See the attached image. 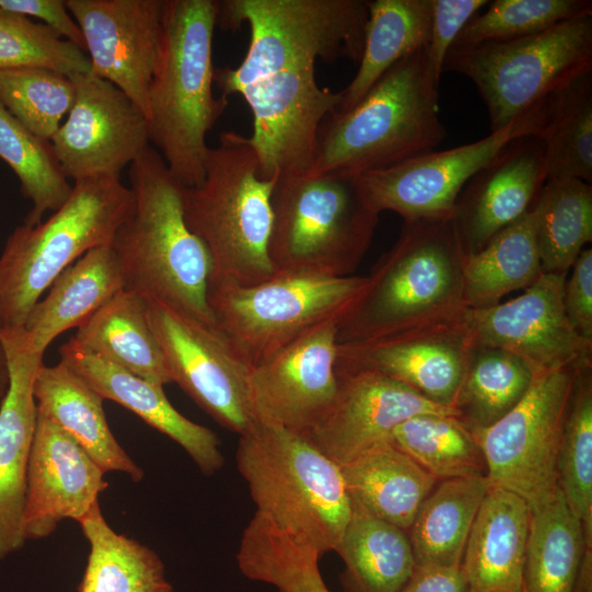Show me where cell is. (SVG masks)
<instances>
[{"mask_svg": "<svg viewBox=\"0 0 592 592\" xmlns=\"http://www.w3.org/2000/svg\"><path fill=\"white\" fill-rule=\"evenodd\" d=\"M545 102L476 141L356 175L365 203L377 214L390 210L403 220L452 218L459 193L480 169L511 141L538 136Z\"/></svg>", "mask_w": 592, "mask_h": 592, "instance_id": "13", "label": "cell"}, {"mask_svg": "<svg viewBox=\"0 0 592 592\" xmlns=\"http://www.w3.org/2000/svg\"><path fill=\"white\" fill-rule=\"evenodd\" d=\"M487 477L439 481L408 531L415 567H458L479 508L490 489Z\"/></svg>", "mask_w": 592, "mask_h": 592, "instance_id": "30", "label": "cell"}, {"mask_svg": "<svg viewBox=\"0 0 592 592\" xmlns=\"http://www.w3.org/2000/svg\"><path fill=\"white\" fill-rule=\"evenodd\" d=\"M543 274L532 210L496 234L482 249L464 255L463 292L467 308L499 304Z\"/></svg>", "mask_w": 592, "mask_h": 592, "instance_id": "33", "label": "cell"}, {"mask_svg": "<svg viewBox=\"0 0 592 592\" xmlns=\"http://www.w3.org/2000/svg\"><path fill=\"white\" fill-rule=\"evenodd\" d=\"M539 139L547 180L577 178L592 183V71L550 94Z\"/></svg>", "mask_w": 592, "mask_h": 592, "instance_id": "38", "label": "cell"}, {"mask_svg": "<svg viewBox=\"0 0 592 592\" xmlns=\"http://www.w3.org/2000/svg\"><path fill=\"white\" fill-rule=\"evenodd\" d=\"M216 0H166L148 90L149 141L186 187L202 183L206 136L228 106L213 92Z\"/></svg>", "mask_w": 592, "mask_h": 592, "instance_id": "3", "label": "cell"}, {"mask_svg": "<svg viewBox=\"0 0 592 592\" xmlns=\"http://www.w3.org/2000/svg\"><path fill=\"white\" fill-rule=\"evenodd\" d=\"M75 101L50 140L67 179L119 177L148 146L141 110L117 87L93 75L71 78Z\"/></svg>", "mask_w": 592, "mask_h": 592, "instance_id": "15", "label": "cell"}, {"mask_svg": "<svg viewBox=\"0 0 592 592\" xmlns=\"http://www.w3.org/2000/svg\"><path fill=\"white\" fill-rule=\"evenodd\" d=\"M150 327L177 383L223 428L244 434L258 418L251 368L216 326L205 323L161 300L145 298Z\"/></svg>", "mask_w": 592, "mask_h": 592, "instance_id": "14", "label": "cell"}, {"mask_svg": "<svg viewBox=\"0 0 592 592\" xmlns=\"http://www.w3.org/2000/svg\"><path fill=\"white\" fill-rule=\"evenodd\" d=\"M104 474L72 437L37 411L26 474L25 539L52 535L65 519L79 522L109 487Z\"/></svg>", "mask_w": 592, "mask_h": 592, "instance_id": "21", "label": "cell"}, {"mask_svg": "<svg viewBox=\"0 0 592 592\" xmlns=\"http://www.w3.org/2000/svg\"><path fill=\"white\" fill-rule=\"evenodd\" d=\"M33 394L37 411L72 437L104 473L119 471L134 482L144 478V470L112 433L104 399L65 361L42 365Z\"/></svg>", "mask_w": 592, "mask_h": 592, "instance_id": "26", "label": "cell"}, {"mask_svg": "<svg viewBox=\"0 0 592 592\" xmlns=\"http://www.w3.org/2000/svg\"><path fill=\"white\" fill-rule=\"evenodd\" d=\"M534 377L531 367L514 354L474 342L452 407L454 414L471 432L482 431L523 399Z\"/></svg>", "mask_w": 592, "mask_h": 592, "instance_id": "36", "label": "cell"}, {"mask_svg": "<svg viewBox=\"0 0 592 592\" xmlns=\"http://www.w3.org/2000/svg\"><path fill=\"white\" fill-rule=\"evenodd\" d=\"M340 468L352 508L407 533L420 505L439 482L387 440Z\"/></svg>", "mask_w": 592, "mask_h": 592, "instance_id": "28", "label": "cell"}, {"mask_svg": "<svg viewBox=\"0 0 592 592\" xmlns=\"http://www.w3.org/2000/svg\"><path fill=\"white\" fill-rule=\"evenodd\" d=\"M0 158L12 169L24 197L32 203L24 224L34 226L46 212H56L68 200L72 185L45 141L20 123L0 101Z\"/></svg>", "mask_w": 592, "mask_h": 592, "instance_id": "41", "label": "cell"}, {"mask_svg": "<svg viewBox=\"0 0 592 592\" xmlns=\"http://www.w3.org/2000/svg\"><path fill=\"white\" fill-rule=\"evenodd\" d=\"M582 362L536 375L509 413L473 432L491 486L517 494L531 511L546 505L559 491L558 451L576 372Z\"/></svg>", "mask_w": 592, "mask_h": 592, "instance_id": "12", "label": "cell"}, {"mask_svg": "<svg viewBox=\"0 0 592 592\" xmlns=\"http://www.w3.org/2000/svg\"><path fill=\"white\" fill-rule=\"evenodd\" d=\"M487 0H431V26L425 47L433 78L440 83L445 57L468 21L487 5Z\"/></svg>", "mask_w": 592, "mask_h": 592, "instance_id": "45", "label": "cell"}, {"mask_svg": "<svg viewBox=\"0 0 592 592\" xmlns=\"http://www.w3.org/2000/svg\"><path fill=\"white\" fill-rule=\"evenodd\" d=\"M280 592H330L314 561H304L291 567L281 577Z\"/></svg>", "mask_w": 592, "mask_h": 592, "instance_id": "49", "label": "cell"}, {"mask_svg": "<svg viewBox=\"0 0 592 592\" xmlns=\"http://www.w3.org/2000/svg\"><path fill=\"white\" fill-rule=\"evenodd\" d=\"M9 386L0 403V560L25 543L23 514L26 474L34 439L37 407L34 379L43 355L32 351L23 329L0 332Z\"/></svg>", "mask_w": 592, "mask_h": 592, "instance_id": "23", "label": "cell"}, {"mask_svg": "<svg viewBox=\"0 0 592 592\" xmlns=\"http://www.w3.org/2000/svg\"><path fill=\"white\" fill-rule=\"evenodd\" d=\"M202 183L184 187V217L212 259L210 281L253 285L276 274L270 257L272 194L249 136L224 132L208 149ZM209 281V282H210Z\"/></svg>", "mask_w": 592, "mask_h": 592, "instance_id": "6", "label": "cell"}, {"mask_svg": "<svg viewBox=\"0 0 592 592\" xmlns=\"http://www.w3.org/2000/svg\"><path fill=\"white\" fill-rule=\"evenodd\" d=\"M46 68L69 78L89 73L86 52L43 23L0 8V70Z\"/></svg>", "mask_w": 592, "mask_h": 592, "instance_id": "44", "label": "cell"}, {"mask_svg": "<svg viewBox=\"0 0 592 592\" xmlns=\"http://www.w3.org/2000/svg\"><path fill=\"white\" fill-rule=\"evenodd\" d=\"M464 252L451 218L403 220L338 322L339 344L394 335L463 316Z\"/></svg>", "mask_w": 592, "mask_h": 592, "instance_id": "4", "label": "cell"}, {"mask_svg": "<svg viewBox=\"0 0 592 592\" xmlns=\"http://www.w3.org/2000/svg\"><path fill=\"white\" fill-rule=\"evenodd\" d=\"M437 481L487 477L483 453L455 415L419 413L398 424L388 440Z\"/></svg>", "mask_w": 592, "mask_h": 592, "instance_id": "39", "label": "cell"}, {"mask_svg": "<svg viewBox=\"0 0 592 592\" xmlns=\"http://www.w3.org/2000/svg\"><path fill=\"white\" fill-rule=\"evenodd\" d=\"M239 436L237 467L257 512L320 556L337 553L353 511L340 466L276 424L258 421Z\"/></svg>", "mask_w": 592, "mask_h": 592, "instance_id": "7", "label": "cell"}, {"mask_svg": "<svg viewBox=\"0 0 592 592\" xmlns=\"http://www.w3.org/2000/svg\"><path fill=\"white\" fill-rule=\"evenodd\" d=\"M0 8L43 21L64 39L86 52L82 32L64 0H0Z\"/></svg>", "mask_w": 592, "mask_h": 592, "instance_id": "47", "label": "cell"}, {"mask_svg": "<svg viewBox=\"0 0 592 592\" xmlns=\"http://www.w3.org/2000/svg\"><path fill=\"white\" fill-rule=\"evenodd\" d=\"M572 592H592V548L587 547Z\"/></svg>", "mask_w": 592, "mask_h": 592, "instance_id": "50", "label": "cell"}, {"mask_svg": "<svg viewBox=\"0 0 592 592\" xmlns=\"http://www.w3.org/2000/svg\"><path fill=\"white\" fill-rule=\"evenodd\" d=\"M401 592H470L462 567H415Z\"/></svg>", "mask_w": 592, "mask_h": 592, "instance_id": "48", "label": "cell"}, {"mask_svg": "<svg viewBox=\"0 0 592 592\" xmlns=\"http://www.w3.org/2000/svg\"><path fill=\"white\" fill-rule=\"evenodd\" d=\"M9 386V369L4 350L0 342V400L7 392Z\"/></svg>", "mask_w": 592, "mask_h": 592, "instance_id": "51", "label": "cell"}, {"mask_svg": "<svg viewBox=\"0 0 592 592\" xmlns=\"http://www.w3.org/2000/svg\"><path fill=\"white\" fill-rule=\"evenodd\" d=\"M59 353L60 360L84 378L104 400L122 405L177 442L204 475H213L223 467L224 456L217 435L181 414L168 400L163 386L89 353L71 340L60 346Z\"/></svg>", "mask_w": 592, "mask_h": 592, "instance_id": "24", "label": "cell"}, {"mask_svg": "<svg viewBox=\"0 0 592 592\" xmlns=\"http://www.w3.org/2000/svg\"><path fill=\"white\" fill-rule=\"evenodd\" d=\"M87 352L160 386L172 383L150 327L146 299L123 289L77 328L70 339Z\"/></svg>", "mask_w": 592, "mask_h": 592, "instance_id": "29", "label": "cell"}, {"mask_svg": "<svg viewBox=\"0 0 592 592\" xmlns=\"http://www.w3.org/2000/svg\"><path fill=\"white\" fill-rule=\"evenodd\" d=\"M78 523L90 546L78 592H172L156 551L115 532L100 504Z\"/></svg>", "mask_w": 592, "mask_h": 592, "instance_id": "34", "label": "cell"}, {"mask_svg": "<svg viewBox=\"0 0 592 592\" xmlns=\"http://www.w3.org/2000/svg\"><path fill=\"white\" fill-rule=\"evenodd\" d=\"M337 553L343 592H401L415 568L407 532L355 508Z\"/></svg>", "mask_w": 592, "mask_h": 592, "instance_id": "32", "label": "cell"}, {"mask_svg": "<svg viewBox=\"0 0 592 592\" xmlns=\"http://www.w3.org/2000/svg\"><path fill=\"white\" fill-rule=\"evenodd\" d=\"M270 257L276 272L348 276L368 250L379 214L354 175L311 170L277 178Z\"/></svg>", "mask_w": 592, "mask_h": 592, "instance_id": "9", "label": "cell"}, {"mask_svg": "<svg viewBox=\"0 0 592 592\" xmlns=\"http://www.w3.org/2000/svg\"><path fill=\"white\" fill-rule=\"evenodd\" d=\"M566 277L543 273L511 300L467 308L464 320L474 342L514 354L535 376L592 360V342L574 331L565 312Z\"/></svg>", "mask_w": 592, "mask_h": 592, "instance_id": "16", "label": "cell"}, {"mask_svg": "<svg viewBox=\"0 0 592 592\" xmlns=\"http://www.w3.org/2000/svg\"><path fill=\"white\" fill-rule=\"evenodd\" d=\"M363 0H220L217 26L248 24L250 42L235 68L214 71L228 98L239 94L252 114L249 140L264 179L311 169L318 129L341 101L321 88L318 59L358 62L368 16Z\"/></svg>", "mask_w": 592, "mask_h": 592, "instance_id": "1", "label": "cell"}, {"mask_svg": "<svg viewBox=\"0 0 592 592\" xmlns=\"http://www.w3.org/2000/svg\"><path fill=\"white\" fill-rule=\"evenodd\" d=\"M124 288L111 244L89 250L59 274L31 309L23 332L32 351L44 355L56 337L79 328Z\"/></svg>", "mask_w": 592, "mask_h": 592, "instance_id": "27", "label": "cell"}, {"mask_svg": "<svg viewBox=\"0 0 592 592\" xmlns=\"http://www.w3.org/2000/svg\"><path fill=\"white\" fill-rule=\"evenodd\" d=\"M338 322L303 334L250 372L258 421L305 435L323 415L337 390Z\"/></svg>", "mask_w": 592, "mask_h": 592, "instance_id": "19", "label": "cell"}, {"mask_svg": "<svg viewBox=\"0 0 592 592\" xmlns=\"http://www.w3.org/2000/svg\"><path fill=\"white\" fill-rule=\"evenodd\" d=\"M358 68L341 91L337 110L354 106L398 61L424 49L431 26V0H373Z\"/></svg>", "mask_w": 592, "mask_h": 592, "instance_id": "31", "label": "cell"}, {"mask_svg": "<svg viewBox=\"0 0 592 592\" xmlns=\"http://www.w3.org/2000/svg\"><path fill=\"white\" fill-rule=\"evenodd\" d=\"M547 181L536 137L511 141L459 193L452 214L464 255L475 253L533 206Z\"/></svg>", "mask_w": 592, "mask_h": 592, "instance_id": "22", "label": "cell"}, {"mask_svg": "<svg viewBox=\"0 0 592 592\" xmlns=\"http://www.w3.org/2000/svg\"><path fill=\"white\" fill-rule=\"evenodd\" d=\"M558 487L592 547V360L576 372L557 459Z\"/></svg>", "mask_w": 592, "mask_h": 592, "instance_id": "40", "label": "cell"}, {"mask_svg": "<svg viewBox=\"0 0 592 592\" xmlns=\"http://www.w3.org/2000/svg\"><path fill=\"white\" fill-rule=\"evenodd\" d=\"M335 395L304 435L316 448L342 466L419 413L454 414L409 387L366 369L337 371Z\"/></svg>", "mask_w": 592, "mask_h": 592, "instance_id": "20", "label": "cell"}, {"mask_svg": "<svg viewBox=\"0 0 592 592\" xmlns=\"http://www.w3.org/2000/svg\"><path fill=\"white\" fill-rule=\"evenodd\" d=\"M473 346L474 338L463 314L386 338L338 343L335 369L379 373L452 409Z\"/></svg>", "mask_w": 592, "mask_h": 592, "instance_id": "17", "label": "cell"}, {"mask_svg": "<svg viewBox=\"0 0 592 592\" xmlns=\"http://www.w3.org/2000/svg\"><path fill=\"white\" fill-rule=\"evenodd\" d=\"M531 515L528 504L521 497L490 487L476 515L460 563L470 592H525Z\"/></svg>", "mask_w": 592, "mask_h": 592, "instance_id": "25", "label": "cell"}, {"mask_svg": "<svg viewBox=\"0 0 592 592\" xmlns=\"http://www.w3.org/2000/svg\"><path fill=\"white\" fill-rule=\"evenodd\" d=\"M563 286V307L574 331L592 342V249H583Z\"/></svg>", "mask_w": 592, "mask_h": 592, "instance_id": "46", "label": "cell"}, {"mask_svg": "<svg viewBox=\"0 0 592 592\" xmlns=\"http://www.w3.org/2000/svg\"><path fill=\"white\" fill-rule=\"evenodd\" d=\"M445 71L476 86L498 130L592 71V13L515 39L452 47Z\"/></svg>", "mask_w": 592, "mask_h": 592, "instance_id": "10", "label": "cell"}, {"mask_svg": "<svg viewBox=\"0 0 592 592\" xmlns=\"http://www.w3.org/2000/svg\"><path fill=\"white\" fill-rule=\"evenodd\" d=\"M531 210L543 273L568 275L592 241V185L577 178L548 179Z\"/></svg>", "mask_w": 592, "mask_h": 592, "instance_id": "35", "label": "cell"}, {"mask_svg": "<svg viewBox=\"0 0 592 592\" xmlns=\"http://www.w3.org/2000/svg\"><path fill=\"white\" fill-rule=\"evenodd\" d=\"M366 275L276 272L253 284L210 281L207 300L217 329L250 367L303 334L341 319Z\"/></svg>", "mask_w": 592, "mask_h": 592, "instance_id": "11", "label": "cell"}, {"mask_svg": "<svg viewBox=\"0 0 592 592\" xmlns=\"http://www.w3.org/2000/svg\"><path fill=\"white\" fill-rule=\"evenodd\" d=\"M439 86L425 48L408 55L354 106L322 121L310 170L356 177L434 150L446 137Z\"/></svg>", "mask_w": 592, "mask_h": 592, "instance_id": "5", "label": "cell"}, {"mask_svg": "<svg viewBox=\"0 0 592 592\" xmlns=\"http://www.w3.org/2000/svg\"><path fill=\"white\" fill-rule=\"evenodd\" d=\"M133 207V192L119 177H94L75 181L45 221L18 226L0 254V332L23 329L59 274L89 250L111 244Z\"/></svg>", "mask_w": 592, "mask_h": 592, "instance_id": "8", "label": "cell"}, {"mask_svg": "<svg viewBox=\"0 0 592 592\" xmlns=\"http://www.w3.org/2000/svg\"><path fill=\"white\" fill-rule=\"evenodd\" d=\"M587 547L583 525L559 490L550 502L532 511L525 592H572Z\"/></svg>", "mask_w": 592, "mask_h": 592, "instance_id": "37", "label": "cell"}, {"mask_svg": "<svg viewBox=\"0 0 592 592\" xmlns=\"http://www.w3.org/2000/svg\"><path fill=\"white\" fill-rule=\"evenodd\" d=\"M0 101L31 133L50 141L73 104L75 84L46 68L0 70Z\"/></svg>", "mask_w": 592, "mask_h": 592, "instance_id": "42", "label": "cell"}, {"mask_svg": "<svg viewBox=\"0 0 592 592\" xmlns=\"http://www.w3.org/2000/svg\"><path fill=\"white\" fill-rule=\"evenodd\" d=\"M128 173L134 207L111 242L125 289L216 326L207 300L212 259L185 221V186L151 145Z\"/></svg>", "mask_w": 592, "mask_h": 592, "instance_id": "2", "label": "cell"}, {"mask_svg": "<svg viewBox=\"0 0 592 592\" xmlns=\"http://www.w3.org/2000/svg\"><path fill=\"white\" fill-rule=\"evenodd\" d=\"M460 31L453 47L504 42L592 13L591 0H493Z\"/></svg>", "mask_w": 592, "mask_h": 592, "instance_id": "43", "label": "cell"}, {"mask_svg": "<svg viewBox=\"0 0 592 592\" xmlns=\"http://www.w3.org/2000/svg\"><path fill=\"white\" fill-rule=\"evenodd\" d=\"M90 59V73L123 91L145 114L166 0H66Z\"/></svg>", "mask_w": 592, "mask_h": 592, "instance_id": "18", "label": "cell"}]
</instances>
